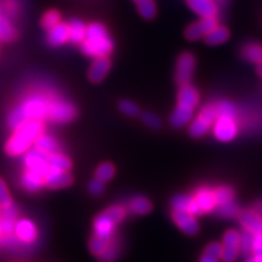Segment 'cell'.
<instances>
[{"instance_id": "cell-1", "label": "cell", "mask_w": 262, "mask_h": 262, "mask_svg": "<svg viewBox=\"0 0 262 262\" xmlns=\"http://www.w3.org/2000/svg\"><path fill=\"white\" fill-rule=\"evenodd\" d=\"M53 96L54 94L44 91H35L28 94L9 114L8 124L10 128L15 130L30 120L43 121L47 119Z\"/></svg>"}, {"instance_id": "cell-2", "label": "cell", "mask_w": 262, "mask_h": 262, "mask_svg": "<svg viewBox=\"0 0 262 262\" xmlns=\"http://www.w3.org/2000/svg\"><path fill=\"white\" fill-rule=\"evenodd\" d=\"M114 49V42L107 30L98 22L86 26V34L81 43V51L85 56L92 58L107 57Z\"/></svg>"}, {"instance_id": "cell-3", "label": "cell", "mask_w": 262, "mask_h": 262, "mask_svg": "<svg viewBox=\"0 0 262 262\" xmlns=\"http://www.w3.org/2000/svg\"><path fill=\"white\" fill-rule=\"evenodd\" d=\"M44 125L40 120H30L14 130L6 144V152L11 157H19L26 154L32 144H34L37 137L43 134Z\"/></svg>"}, {"instance_id": "cell-4", "label": "cell", "mask_w": 262, "mask_h": 262, "mask_svg": "<svg viewBox=\"0 0 262 262\" xmlns=\"http://www.w3.org/2000/svg\"><path fill=\"white\" fill-rule=\"evenodd\" d=\"M217 118V112L215 104H209L201 110L192 121H190L189 125V134L193 138H201L206 136L210 129L212 128L213 124Z\"/></svg>"}, {"instance_id": "cell-5", "label": "cell", "mask_w": 262, "mask_h": 262, "mask_svg": "<svg viewBox=\"0 0 262 262\" xmlns=\"http://www.w3.org/2000/svg\"><path fill=\"white\" fill-rule=\"evenodd\" d=\"M77 116V108L75 105L64 98L54 94L51 106H49L48 118L56 124H66L70 122Z\"/></svg>"}, {"instance_id": "cell-6", "label": "cell", "mask_w": 262, "mask_h": 262, "mask_svg": "<svg viewBox=\"0 0 262 262\" xmlns=\"http://www.w3.org/2000/svg\"><path fill=\"white\" fill-rule=\"evenodd\" d=\"M213 135L217 140L222 142H229L234 140L238 134V122L236 117L217 116L212 126Z\"/></svg>"}, {"instance_id": "cell-7", "label": "cell", "mask_w": 262, "mask_h": 262, "mask_svg": "<svg viewBox=\"0 0 262 262\" xmlns=\"http://www.w3.org/2000/svg\"><path fill=\"white\" fill-rule=\"evenodd\" d=\"M195 68V58L191 53H183L176 62L175 79L180 85L188 84L192 79Z\"/></svg>"}, {"instance_id": "cell-8", "label": "cell", "mask_w": 262, "mask_h": 262, "mask_svg": "<svg viewBox=\"0 0 262 262\" xmlns=\"http://www.w3.org/2000/svg\"><path fill=\"white\" fill-rule=\"evenodd\" d=\"M219 26V21L216 16H207V18H201L187 28L185 34L189 40H196L201 37L206 36L210 31L215 29Z\"/></svg>"}, {"instance_id": "cell-9", "label": "cell", "mask_w": 262, "mask_h": 262, "mask_svg": "<svg viewBox=\"0 0 262 262\" xmlns=\"http://www.w3.org/2000/svg\"><path fill=\"white\" fill-rule=\"evenodd\" d=\"M117 222L107 212H103L94 221V235L104 239H112L115 237Z\"/></svg>"}, {"instance_id": "cell-10", "label": "cell", "mask_w": 262, "mask_h": 262, "mask_svg": "<svg viewBox=\"0 0 262 262\" xmlns=\"http://www.w3.org/2000/svg\"><path fill=\"white\" fill-rule=\"evenodd\" d=\"M18 238L29 246L37 241L38 231L36 225L29 219H20L16 221L14 226V233Z\"/></svg>"}, {"instance_id": "cell-11", "label": "cell", "mask_w": 262, "mask_h": 262, "mask_svg": "<svg viewBox=\"0 0 262 262\" xmlns=\"http://www.w3.org/2000/svg\"><path fill=\"white\" fill-rule=\"evenodd\" d=\"M171 217H173L175 224L179 227L182 232L187 235L193 236L199 232V223L196 221L195 216L190 214L187 211H177L173 210L171 213Z\"/></svg>"}, {"instance_id": "cell-12", "label": "cell", "mask_w": 262, "mask_h": 262, "mask_svg": "<svg viewBox=\"0 0 262 262\" xmlns=\"http://www.w3.org/2000/svg\"><path fill=\"white\" fill-rule=\"evenodd\" d=\"M24 165L27 169L37 171L45 176L49 167L48 157L36 149L30 150L24 157Z\"/></svg>"}, {"instance_id": "cell-13", "label": "cell", "mask_w": 262, "mask_h": 262, "mask_svg": "<svg viewBox=\"0 0 262 262\" xmlns=\"http://www.w3.org/2000/svg\"><path fill=\"white\" fill-rule=\"evenodd\" d=\"M193 199L195 203L198 204L199 209L201 210L202 214H206V213H210L214 211L216 208V200H215V194L214 190L210 189L208 187H201L198 190L195 191Z\"/></svg>"}, {"instance_id": "cell-14", "label": "cell", "mask_w": 262, "mask_h": 262, "mask_svg": "<svg viewBox=\"0 0 262 262\" xmlns=\"http://www.w3.org/2000/svg\"><path fill=\"white\" fill-rule=\"evenodd\" d=\"M71 183L72 177L69 175L68 171L48 167L45 175V186L51 188V189H59V188L70 186Z\"/></svg>"}, {"instance_id": "cell-15", "label": "cell", "mask_w": 262, "mask_h": 262, "mask_svg": "<svg viewBox=\"0 0 262 262\" xmlns=\"http://www.w3.org/2000/svg\"><path fill=\"white\" fill-rule=\"evenodd\" d=\"M18 221V209L13 203L5 208H2L0 214V229L5 236H9L14 233V226Z\"/></svg>"}, {"instance_id": "cell-16", "label": "cell", "mask_w": 262, "mask_h": 262, "mask_svg": "<svg viewBox=\"0 0 262 262\" xmlns=\"http://www.w3.org/2000/svg\"><path fill=\"white\" fill-rule=\"evenodd\" d=\"M239 221L245 231L253 235L262 233V216L255 211V209L242 212Z\"/></svg>"}, {"instance_id": "cell-17", "label": "cell", "mask_w": 262, "mask_h": 262, "mask_svg": "<svg viewBox=\"0 0 262 262\" xmlns=\"http://www.w3.org/2000/svg\"><path fill=\"white\" fill-rule=\"evenodd\" d=\"M194 108L191 106L178 103L170 116V125L175 128H183L190 124L193 117Z\"/></svg>"}, {"instance_id": "cell-18", "label": "cell", "mask_w": 262, "mask_h": 262, "mask_svg": "<svg viewBox=\"0 0 262 262\" xmlns=\"http://www.w3.org/2000/svg\"><path fill=\"white\" fill-rule=\"evenodd\" d=\"M21 186L30 192H36L45 186V176L34 170L26 169L21 177Z\"/></svg>"}, {"instance_id": "cell-19", "label": "cell", "mask_w": 262, "mask_h": 262, "mask_svg": "<svg viewBox=\"0 0 262 262\" xmlns=\"http://www.w3.org/2000/svg\"><path fill=\"white\" fill-rule=\"evenodd\" d=\"M111 60L107 57H100V58H95L93 63L91 64L89 70V79L94 83L102 82L105 77L108 75L111 70Z\"/></svg>"}, {"instance_id": "cell-20", "label": "cell", "mask_w": 262, "mask_h": 262, "mask_svg": "<svg viewBox=\"0 0 262 262\" xmlns=\"http://www.w3.org/2000/svg\"><path fill=\"white\" fill-rule=\"evenodd\" d=\"M171 208L177 211H187L190 214L198 216L201 215V210L199 209L198 204L195 203L193 196L188 194H177L171 200Z\"/></svg>"}, {"instance_id": "cell-21", "label": "cell", "mask_w": 262, "mask_h": 262, "mask_svg": "<svg viewBox=\"0 0 262 262\" xmlns=\"http://www.w3.org/2000/svg\"><path fill=\"white\" fill-rule=\"evenodd\" d=\"M190 9L201 18L216 16L219 7L215 0H188Z\"/></svg>"}, {"instance_id": "cell-22", "label": "cell", "mask_w": 262, "mask_h": 262, "mask_svg": "<svg viewBox=\"0 0 262 262\" xmlns=\"http://www.w3.org/2000/svg\"><path fill=\"white\" fill-rule=\"evenodd\" d=\"M69 40V27L68 23L59 22L57 26L48 30L47 42L52 46H61Z\"/></svg>"}, {"instance_id": "cell-23", "label": "cell", "mask_w": 262, "mask_h": 262, "mask_svg": "<svg viewBox=\"0 0 262 262\" xmlns=\"http://www.w3.org/2000/svg\"><path fill=\"white\" fill-rule=\"evenodd\" d=\"M178 103L185 104L195 108L200 102V95L198 90L191 84H184L178 91Z\"/></svg>"}, {"instance_id": "cell-24", "label": "cell", "mask_w": 262, "mask_h": 262, "mask_svg": "<svg viewBox=\"0 0 262 262\" xmlns=\"http://www.w3.org/2000/svg\"><path fill=\"white\" fill-rule=\"evenodd\" d=\"M35 149L39 152L44 153L47 157L56 152H59V143L55 138L49 135L40 134L34 142Z\"/></svg>"}, {"instance_id": "cell-25", "label": "cell", "mask_w": 262, "mask_h": 262, "mask_svg": "<svg viewBox=\"0 0 262 262\" xmlns=\"http://www.w3.org/2000/svg\"><path fill=\"white\" fill-rule=\"evenodd\" d=\"M69 40L72 44H81L86 34V26L79 19H73L68 23Z\"/></svg>"}, {"instance_id": "cell-26", "label": "cell", "mask_w": 262, "mask_h": 262, "mask_svg": "<svg viewBox=\"0 0 262 262\" xmlns=\"http://www.w3.org/2000/svg\"><path fill=\"white\" fill-rule=\"evenodd\" d=\"M152 209L151 201L143 195H136L128 203V210L136 215H144Z\"/></svg>"}, {"instance_id": "cell-27", "label": "cell", "mask_w": 262, "mask_h": 262, "mask_svg": "<svg viewBox=\"0 0 262 262\" xmlns=\"http://www.w3.org/2000/svg\"><path fill=\"white\" fill-rule=\"evenodd\" d=\"M242 55L247 61L259 64L262 62V45L258 43L246 44L242 49Z\"/></svg>"}, {"instance_id": "cell-28", "label": "cell", "mask_w": 262, "mask_h": 262, "mask_svg": "<svg viewBox=\"0 0 262 262\" xmlns=\"http://www.w3.org/2000/svg\"><path fill=\"white\" fill-rule=\"evenodd\" d=\"M229 37V32L226 28L224 27H220L217 26L215 29H213L212 31H210L208 34L204 36V40L208 45H221L225 43L226 40Z\"/></svg>"}, {"instance_id": "cell-29", "label": "cell", "mask_w": 262, "mask_h": 262, "mask_svg": "<svg viewBox=\"0 0 262 262\" xmlns=\"http://www.w3.org/2000/svg\"><path fill=\"white\" fill-rule=\"evenodd\" d=\"M48 164L49 167L56 168L63 171H69L71 168V161L70 159L60 152H56L48 157Z\"/></svg>"}, {"instance_id": "cell-30", "label": "cell", "mask_w": 262, "mask_h": 262, "mask_svg": "<svg viewBox=\"0 0 262 262\" xmlns=\"http://www.w3.org/2000/svg\"><path fill=\"white\" fill-rule=\"evenodd\" d=\"M120 243L118 239H116L114 237L110 242L107 247L105 248L102 255L98 257L101 260V262H114L116 260L120 253Z\"/></svg>"}, {"instance_id": "cell-31", "label": "cell", "mask_w": 262, "mask_h": 262, "mask_svg": "<svg viewBox=\"0 0 262 262\" xmlns=\"http://www.w3.org/2000/svg\"><path fill=\"white\" fill-rule=\"evenodd\" d=\"M215 211L217 212L219 215L225 219H233L239 214L238 206H237L234 200L223 204H219L215 208Z\"/></svg>"}, {"instance_id": "cell-32", "label": "cell", "mask_w": 262, "mask_h": 262, "mask_svg": "<svg viewBox=\"0 0 262 262\" xmlns=\"http://www.w3.org/2000/svg\"><path fill=\"white\" fill-rule=\"evenodd\" d=\"M16 36V33L12 24L9 22L7 18L0 15V40H5V42H10L14 39Z\"/></svg>"}, {"instance_id": "cell-33", "label": "cell", "mask_w": 262, "mask_h": 262, "mask_svg": "<svg viewBox=\"0 0 262 262\" xmlns=\"http://www.w3.org/2000/svg\"><path fill=\"white\" fill-rule=\"evenodd\" d=\"M239 250L245 256H249L253 253V234L245 231L241 233L239 238Z\"/></svg>"}, {"instance_id": "cell-34", "label": "cell", "mask_w": 262, "mask_h": 262, "mask_svg": "<svg viewBox=\"0 0 262 262\" xmlns=\"http://www.w3.org/2000/svg\"><path fill=\"white\" fill-rule=\"evenodd\" d=\"M216 206L219 204H223L229 201H233L235 198L234 190L228 186H220L216 189H214Z\"/></svg>"}, {"instance_id": "cell-35", "label": "cell", "mask_w": 262, "mask_h": 262, "mask_svg": "<svg viewBox=\"0 0 262 262\" xmlns=\"http://www.w3.org/2000/svg\"><path fill=\"white\" fill-rule=\"evenodd\" d=\"M138 11L144 19H153L157 14V6L153 0H141L138 3Z\"/></svg>"}, {"instance_id": "cell-36", "label": "cell", "mask_w": 262, "mask_h": 262, "mask_svg": "<svg viewBox=\"0 0 262 262\" xmlns=\"http://www.w3.org/2000/svg\"><path fill=\"white\" fill-rule=\"evenodd\" d=\"M115 175V167L111 163H103L96 169V178L102 180L103 183L108 182Z\"/></svg>"}, {"instance_id": "cell-37", "label": "cell", "mask_w": 262, "mask_h": 262, "mask_svg": "<svg viewBox=\"0 0 262 262\" xmlns=\"http://www.w3.org/2000/svg\"><path fill=\"white\" fill-rule=\"evenodd\" d=\"M216 106L217 116H229V117H237V110L235 105L229 101H221Z\"/></svg>"}, {"instance_id": "cell-38", "label": "cell", "mask_w": 262, "mask_h": 262, "mask_svg": "<svg viewBox=\"0 0 262 262\" xmlns=\"http://www.w3.org/2000/svg\"><path fill=\"white\" fill-rule=\"evenodd\" d=\"M239 238L241 233L236 229H228L225 232L222 241V246L224 247H238L239 248Z\"/></svg>"}, {"instance_id": "cell-39", "label": "cell", "mask_w": 262, "mask_h": 262, "mask_svg": "<svg viewBox=\"0 0 262 262\" xmlns=\"http://www.w3.org/2000/svg\"><path fill=\"white\" fill-rule=\"evenodd\" d=\"M111 239H104L94 235V237H92V239L90 241V249H91V251L96 257H100L105 250V248L107 247Z\"/></svg>"}, {"instance_id": "cell-40", "label": "cell", "mask_w": 262, "mask_h": 262, "mask_svg": "<svg viewBox=\"0 0 262 262\" xmlns=\"http://www.w3.org/2000/svg\"><path fill=\"white\" fill-rule=\"evenodd\" d=\"M60 21V13L56 10H51L44 14L42 19V26L45 30H51L55 26H57Z\"/></svg>"}, {"instance_id": "cell-41", "label": "cell", "mask_w": 262, "mask_h": 262, "mask_svg": "<svg viewBox=\"0 0 262 262\" xmlns=\"http://www.w3.org/2000/svg\"><path fill=\"white\" fill-rule=\"evenodd\" d=\"M119 110L121 113H124L125 115L130 117H136L138 116L139 113H140V110H139L138 105L129 100H122L119 103Z\"/></svg>"}, {"instance_id": "cell-42", "label": "cell", "mask_w": 262, "mask_h": 262, "mask_svg": "<svg viewBox=\"0 0 262 262\" xmlns=\"http://www.w3.org/2000/svg\"><path fill=\"white\" fill-rule=\"evenodd\" d=\"M106 212H107L108 214L115 221H116L117 223H120L121 221L124 220L125 216H126V209L122 206H119V204H116V206H112L111 208L106 210Z\"/></svg>"}, {"instance_id": "cell-43", "label": "cell", "mask_w": 262, "mask_h": 262, "mask_svg": "<svg viewBox=\"0 0 262 262\" xmlns=\"http://www.w3.org/2000/svg\"><path fill=\"white\" fill-rule=\"evenodd\" d=\"M11 196L9 193V190H8V188L5 184V182L3 179H0V207L5 208L7 206H9L11 204Z\"/></svg>"}, {"instance_id": "cell-44", "label": "cell", "mask_w": 262, "mask_h": 262, "mask_svg": "<svg viewBox=\"0 0 262 262\" xmlns=\"http://www.w3.org/2000/svg\"><path fill=\"white\" fill-rule=\"evenodd\" d=\"M142 120L147 127L152 129H158L161 127V119L152 113H144L142 115Z\"/></svg>"}, {"instance_id": "cell-45", "label": "cell", "mask_w": 262, "mask_h": 262, "mask_svg": "<svg viewBox=\"0 0 262 262\" xmlns=\"http://www.w3.org/2000/svg\"><path fill=\"white\" fill-rule=\"evenodd\" d=\"M222 249H223L222 244L211 243L210 245L207 246V248L204 249V253L215 257L217 259H221V257H222Z\"/></svg>"}, {"instance_id": "cell-46", "label": "cell", "mask_w": 262, "mask_h": 262, "mask_svg": "<svg viewBox=\"0 0 262 262\" xmlns=\"http://www.w3.org/2000/svg\"><path fill=\"white\" fill-rule=\"evenodd\" d=\"M104 184L102 180H100L98 178H95L93 180H91L89 184V190L92 194L97 195V194H101L104 190Z\"/></svg>"}, {"instance_id": "cell-47", "label": "cell", "mask_w": 262, "mask_h": 262, "mask_svg": "<svg viewBox=\"0 0 262 262\" xmlns=\"http://www.w3.org/2000/svg\"><path fill=\"white\" fill-rule=\"evenodd\" d=\"M262 251V233L253 235V253Z\"/></svg>"}, {"instance_id": "cell-48", "label": "cell", "mask_w": 262, "mask_h": 262, "mask_svg": "<svg viewBox=\"0 0 262 262\" xmlns=\"http://www.w3.org/2000/svg\"><path fill=\"white\" fill-rule=\"evenodd\" d=\"M221 259H217L215 257L213 256H210V255H207V253L203 252V255L200 259V262H220Z\"/></svg>"}, {"instance_id": "cell-49", "label": "cell", "mask_w": 262, "mask_h": 262, "mask_svg": "<svg viewBox=\"0 0 262 262\" xmlns=\"http://www.w3.org/2000/svg\"><path fill=\"white\" fill-rule=\"evenodd\" d=\"M255 211L257 212V213H259V214L262 216V200L261 201H259L256 206H255Z\"/></svg>"}, {"instance_id": "cell-50", "label": "cell", "mask_w": 262, "mask_h": 262, "mask_svg": "<svg viewBox=\"0 0 262 262\" xmlns=\"http://www.w3.org/2000/svg\"><path fill=\"white\" fill-rule=\"evenodd\" d=\"M253 258L256 259L257 262H262V251L261 252H257V253H253Z\"/></svg>"}, {"instance_id": "cell-51", "label": "cell", "mask_w": 262, "mask_h": 262, "mask_svg": "<svg viewBox=\"0 0 262 262\" xmlns=\"http://www.w3.org/2000/svg\"><path fill=\"white\" fill-rule=\"evenodd\" d=\"M257 71H258V75H259L260 77H262V62H260V63L258 64V68H257Z\"/></svg>"}, {"instance_id": "cell-52", "label": "cell", "mask_w": 262, "mask_h": 262, "mask_svg": "<svg viewBox=\"0 0 262 262\" xmlns=\"http://www.w3.org/2000/svg\"><path fill=\"white\" fill-rule=\"evenodd\" d=\"M227 0H215L216 4H225Z\"/></svg>"}, {"instance_id": "cell-53", "label": "cell", "mask_w": 262, "mask_h": 262, "mask_svg": "<svg viewBox=\"0 0 262 262\" xmlns=\"http://www.w3.org/2000/svg\"><path fill=\"white\" fill-rule=\"evenodd\" d=\"M246 262H257V261H256V259H255V258L252 257V258H249L248 260H246Z\"/></svg>"}, {"instance_id": "cell-54", "label": "cell", "mask_w": 262, "mask_h": 262, "mask_svg": "<svg viewBox=\"0 0 262 262\" xmlns=\"http://www.w3.org/2000/svg\"><path fill=\"white\" fill-rule=\"evenodd\" d=\"M0 214H2V207H0Z\"/></svg>"}, {"instance_id": "cell-55", "label": "cell", "mask_w": 262, "mask_h": 262, "mask_svg": "<svg viewBox=\"0 0 262 262\" xmlns=\"http://www.w3.org/2000/svg\"><path fill=\"white\" fill-rule=\"evenodd\" d=\"M136 2H137V3H139V2H141V0H136Z\"/></svg>"}, {"instance_id": "cell-56", "label": "cell", "mask_w": 262, "mask_h": 262, "mask_svg": "<svg viewBox=\"0 0 262 262\" xmlns=\"http://www.w3.org/2000/svg\"><path fill=\"white\" fill-rule=\"evenodd\" d=\"M187 2H188V0H187Z\"/></svg>"}]
</instances>
